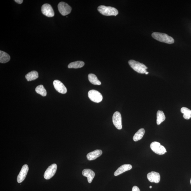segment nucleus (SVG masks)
Returning <instances> with one entry per match:
<instances>
[{
  "instance_id": "nucleus-1",
  "label": "nucleus",
  "mask_w": 191,
  "mask_h": 191,
  "mask_svg": "<svg viewBox=\"0 0 191 191\" xmlns=\"http://www.w3.org/2000/svg\"><path fill=\"white\" fill-rule=\"evenodd\" d=\"M152 36L154 39L161 42L168 44H173L174 43L175 41L173 38L164 33L154 32Z\"/></svg>"
},
{
  "instance_id": "nucleus-2",
  "label": "nucleus",
  "mask_w": 191,
  "mask_h": 191,
  "mask_svg": "<svg viewBox=\"0 0 191 191\" xmlns=\"http://www.w3.org/2000/svg\"><path fill=\"white\" fill-rule=\"evenodd\" d=\"M98 10L102 15L107 16H116L118 14V11L117 9L112 7L100 6L98 7Z\"/></svg>"
},
{
  "instance_id": "nucleus-3",
  "label": "nucleus",
  "mask_w": 191,
  "mask_h": 191,
  "mask_svg": "<svg viewBox=\"0 0 191 191\" xmlns=\"http://www.w3.org/2000/svg\"><path fill=\"white\" fill-rule=\"evenodd\" d=\"M128 63L132 68L136 72L140 74H145L148 68L143 64L135 61L134 60H130Z\"/></svg>"
},
{
  "instance_id": "nucleus-4",
  "label": "nucleus",
  "mask_w": 191,
  "mask_h": 191,
  "mask_svg": "<svg viewBox=\"0 0 191 191\" xmlns=\"http://www.w3.org/2000/svg\"><path fill=\"white\" fill-rule=\"evenodd\" d=\"M150 147L153 152L158 155H163L167 152L165 148L159 142H153L150 144Z\"/></svg>"
},
{
  "instance_id": "nucleus-5",
  "label": "nucleus",
  "mask_w": 191,
  "mask_h": 191,
  "mask_svg": "<svg viewBox=\"0 0 191 191\" xmlns=\"http://www.w3.org/2000/svg\"><path fill=\"white\" fill-rule=\"evenodd\" d=\"M88 97L90 100L95 103H100L103 99L101 94L95 90H92L88 92Z\"/></svg>"
},
{
  "instance_id": "nucleus-6",
  "label": "nucleus",
  "mask_w": 191,
  "mask_h": 191,
  "mask_svg": "<svg viewBox=\"0 0 191 191\" xmlns=\"http://www.w3.org/2000/svg\"><path fill=\"white\" fill-rule=\"evenodd\" d=\"M59 11L62 15H67L71 13L72 8L67 3L61 2L58 5Z\"/></svg>"
},
{
  "instance_id": "nucleus-7",
  "label": "nucleus",
  "mask_w": 191,
  "mask_h": 191,
  "mask_svg": "<svg viewBox=\"0 0 191 191\" xmlns=\"http://www.w3.org/2000/svg\"><path fill=\"white\" fill-rule=\"evenodd\" d=\"M57 165L56 164H52L48 167L44 174V178L46 180H49L54 176L56 172Z\"/></svg>"
},
{
  "instance_id": "nucleus-8",
  "label": "nucleus",
  "mask_w": 191,
  "mask_h": 191,
  "mask_svg": "<svg viewBox=\"0 0 191 191\" xmlns=\"http://www.w3.org/2000/svg\"><path fill=\"white\" fill-rule=\"evenodd\" d=\"M113 122L114 125L118 130H121L122 128L121 116L120 113L116 112L113 116Z\"/></svg>"
},
{
  "instance_id": "nucleus-9",
  "label": "nucleus",
  "mask_w": 191,
  "mask_h": 191,
  "mask_svg": "<svg viewBox=\"0 0 191 191\" xmlns=\"http://www.w3.org/2000/svg\"><path fill=\"white\" fill-rule=\"evenodd\" d=\"M41 11L43 14L48 17H53L55 15L53 8L48 4H43L41 7Z\"/></svg>"
},
{
  "instance_id": "nucleus-10",
  "label": "nucleus",
  "mask_w": 191,
  "mask_h": 191,
  "mask_svg": "<svg viewBox=\"0 0 191 191\" xmlns=\"http://www.w3.org/2000/svg\"><path fill=\"white\" fill-rule=\"evenodd\" d=\"M29 170L28 165L26 164L22 166L20 173L17 177V181L19 183H21L24 181L26 177Z\"/></svg>"
},
{
  "instance_id": "nucleus-11",
  "label": "nucleus",
  "mask_w": 191,
  "mask_h": 191,
  "mask_svg": "<svg viewBox=\"0 0 191 191\" xmlns=\"http://www.w3.org/2000/svg\"><path fill=\"white\" fill-rule=\"evenodd\" d=\"M53 85L55 90L58 93L62 94L67 93V88L61 81L57 80H55L53 82Z\"/></svg>"
},
{
  "instance_id": "nucleus-12",
  "label": "nucleus",
  "mask_w": 191,
  "mask_h": 191,
  "mask_svg": "<svg viewBox=\"0 0 191 191\" xmlns=\"http://www.w3.org/2000/svg\"><path fill=\"white\" fill-rule=\"evenodd\" d=\"M148 179L151 182H154L156 183H159L160 180V175L159 173L152 171L148 174Z\"/></svg>"
},
{
  "instance_id": "nucleus-13",
  "label": "nucleus",
  "mask_w": 191,
  "mask_h": 191,
  "mask_svg": "<svg viewBox=\"0 0 191 191\" xmlns=\"http://www.w3.org/2000/svg\"><path fill=\"white\" fill-rule=\"evenodd\" d=\"M132 168V166L130 164H124L118 168V169L115 172L114 175L117 176L118 175L122 174L125 172L129 171L131 170Z\"/></svg>"
},
{
  "instance_id": "nucleus-14",
  "label": "nucleus",
  "mask_w": 191,
  "mask_h": 191,
  "mask_svg": "<svg viewBox=\"0 0 191 191\" xmlns=\"http://www.w3.org/2000/svg\"><path fill=\"white\" fill-rule=\"evenodd\" d=\"M102 151L101 150H96L88 153L86 157L88 160L91 161L96 159L102 155Z\"/></svg>"
},
{
  "instance_id": "nucleus-15",
  "label": "nucleus",
  "mask_w": 191,
  "mask_h": 191,
  "mask_svg": "<svg viewBox=\"0 0 191 191\" xmlns=\"http://www.w3.org/2000/svg\"><path fill=\"white\" fill-rule=\"evenodd\" d=\"M82 175L83 176L87 177L88 183H91L95 176V173L93 170L90 169H86L83 170Z\"/></svg>"
},
{
  "instance_id": "nucleus-16",
  "label": "nucleus",
  "mask_w": 191,
  "mask_h": 191,
  "mask_svg": "<svg viewBox=\"0 0 191 191\" xmlns=\"http://www.w3.org/2000/svg\"><path fill=\"white\" fill-rule=\"evenodd\" d=\"M39 77L38 73L36 71H32L26 75L25 78L28 81L35 80Z\"/></svg>"
},
{
  "instance_id": "nucleus-17",
  "label": "nucleus",
  "mask_w": 191,
  "mask_h": 191,
  "mask_svg": "<svg viewBox=\"0 0 191 191\" xmlns=\"http://www.w3.org/2000/svg\"><path fill=\"white\" fill-rule=\"evenodd\" d=\"M10 60V57L8 53L1 50L0 51V62L1 63H6Z\"/></svg>"
},
{
  "instance_id": "nucleus-18",
  "label": "nucleus",
  "mask_w": 191,
  "mask_h": 191,
  "mask_svg": "<svg viewBox=\"0 0 191 191\" xmlns=\"http://www.w3.org/2000/svg\"><path fill=\"white\" fill-rule=\"evenodd\" d=\"M145 131L144 128H140L135 134L133 137V140L135 142L138 141L143 138L145 135Z\"/></svg>"
},
{
  "instance_id": "nucleus-19",
  "label": "nucleus",
  "mask_w": 191,
  "mask_h": 191,
  "mask_svg": "<svg viewBox=\"0 0 191 191\" xmlns=\"http://www.w3.org/2000/svg\"><path fill=\"white\" fill-rule=\"evenodd\" d=\"M88 80L91 84L95 85H100L101 83L99 80L96 76L93 74H90L88 75Z\"/></svg>"
},
{
  "instance_id": "nucleus-20",
  "label": "nucleus",
  "mask_w": 191,
  "mask_h": 191,
  "mask_svg": "<svg viewBox=\"0 0 191 191\" xmlns=\"http://www.w3.org/2000/svg\"><path fill=\"white\" fill-rule=\"evenodd\" d=\"M85 65L84 62L82 61H76L69 63L68 65L69 68H82Z\"/></svg>"
},
{
  "instance_id": "nucleus-21",
  "label": "nucleus",
  "mask_w": 191,
  "mask_h": 191,
  "mask_svg": "<svg viewBox=\"0 0 191 191\" xmlns=\"http://www.w3.org/2000/svg\"><path fill=\"white\" fill-rule=\"evenodd\" d=\"M166 118L164 112L162 111L158 110L157 113V123L158 125H160L165 121Z\"/></svg>"
},
{
  "instance_id": "nucleus-22",
  "label": "nucleus",
  "mask_w": 191,
  "mask_h": 191,
  "mask_svg": "<svg viewBox=\"0 0 191 191\" xmlns=\"http://www.w3.org/2000/svg\"><path fill=\"white\" fill-rule=\"evenodd\" d=\"M181 112L183 114V117L185 119L188 120L191 118V110L186 107H182L181 109Z\"/></svg>"
},
{
  "instance_id": "nucleus-23",
  "label": "nucleus",
  "mask_w": 191,
  "mask_h": 191,
  "mask_svg": "<svg viewBox=\"0 0 191 191\" xmlns=\"http://www.w3.org/2000/svg\"><path fill=\"white\" fill-rule=\"evenodd\" d=\"M35 91L36 93L42 96H46L47 95V92L44 86L42 85L36 87Z\"/></svg>"
},
{
  "instance_id": "nucleus-24",
  "label": "nucleus",
  "mask_w": 191,
  "mask_h": 191,
  "mask_svg": "<svg viewBox=\"0 0 191 191\" xmlns=\"http://www.w3.org/2000/svg\"><path fill=\"white\" fill-rule=\"evenodd\" d=\"M132 191H140L139 188H138V187L136 186H134L133 187V189H132Z\"/></svg>"
},
{
  "instance_id": "nucleus-25",
  "label": "nucleus",
  "mask_w": 191,
  "mask_h": 191,
  "mask_svg": "<svg viewBox=\"0 0 191 191\" xmlns=\"http://www.w3.org/2000/svg\"><path fill=\"white\" fill-rule=\"evenodd\" d=\"M15 1L19 4H21L24 1L23 0H15Z\"/></svg>"
},
{
  "instance_id": "nucleus-26",
  "label": "nucleus",
  "mask_w": 191,
  "mask_h": 191,
  "mask_svg": "<svg viewBox=\"0 0 191 191\" xmlns=\"http://www.w3.org/2000/svg\"><path fill=\"white\" fill-rule=\"evenodd\" d=\"M148 73H149V72H147L146 73H145V74H148Z\"/></svg>"
},
{
  "instance_id": "nucleus-27",
  "label": "nucleus",
  "mask_w": 191,
  "mask_h": 191,
  "mask_svg": "<svg viewBox=\"0 0 191 191\" xmlns=\"http://www.w3.org/2000/svg\"><path fill=\"white\" fill-rule=\"evenodd\" d=\"M149 188H152V186H150V187H149Z\"/></svg>"
},
{
  "instance_id": "nucleus-28",
  "label": "nucleus",
  "mask_w": 191,
  "mask_h": 191,
  "mask_svg": "<svg viewBox=\"0 0 191 191\" xmlns=\"http://www.w3.org/2000/svg\"><path fill=\"white\" fill-rule=\"evenodd\" d=\"M190 184H191V180H190Z\"/></svg>"
}]
</instances>
